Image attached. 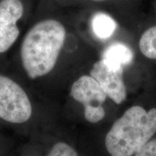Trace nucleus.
<instances>
[{"label":"nucleus","instance_id":"obj_4","mask_svg":"<svg viewBox=\"0 0 156 156\" xmlns=\"http://www.w3.org/2000/svg\"><path fill=\"white\" fill-rule=\"evenodd\" d=\"M70 96L84 107V116L88 122L97 123L104 118L103 104L107 95L92 76L83 75L73 84Z\"/></svg>","mask_w":156,"mask_h":156},{"label":"nucleus","instance_id":"obj_5","mask_svg":"<svg viewBox=\"0 0 156 156\" xmlns=\"http://www.w3.org/2000/svg\"><path fill=\"white\" fill-rule=\"evenodd\" d=\"M123 72L124 69L110 67L103 59L95 62L90 70V76L99 83L107 96L116 104L124 102L126 98Z\"/></svg>","mask_w":156,"mask_h":156},{"label":"nucleus","instance_id":"obj_6","mask_svg":"<svg viewBox=\"0 0 156 156\" xmlns=\"http://www.w3.org/2000/svg\"><path fill=\"white\" fill-rule=\"evenodd\" d=\"M134 54L126 45L122 43H114L103 51L102 58L105 63L114 69H124L132 63Z\"/></svg>","mask_w":156,"mask_h":156},{"label":"nucleus","instance_id":"obj_13","mask_svg":"<svg viewBox=\"0 0 156 156\" xmlns=\"http://www.w3.org/2000/svg\"><path fill=\"white\" fill-rule=\"evenodd\" d=\"M92 1H94V2H101V1H105V0H92Z\"/></svg>","mask_w":156,"mask_h":156},{"label":"nucleus","instance_id":"obj_11","mask_svg":"<svg viewBox=\"0 0 156 156\" xmlns=\"http://www.w3.org/2000/svg\"><path fill=\"white\" fill-rule=\"evenodd\" d=\"M48 156H78L77 152L65 142H58L51 148Z\"/></svg>","mask_w":156,"mask_h":156},{"label":"nucleus","instance_id":"obj_3","mask_svg":"<svg viewBox=\"0 0 156 156\" xmlns=\"http://www.w3.org/2000/svg\"><path fill=\"white\" fill-rule=\"evenodd\" d=\"M32 115V106L27 93L16 82L0 75V119L22 124Z\"/></svg>","mask_w":156,"mask_h":156},{"label":"nucleus","instance_id":"obj_1","mask_svg":"<svg viewBox=\"0 0 156 156\" xmlns=\"http://www.w3.org/2000/svg\"><path fill=\"white\" fill-rule=\"evenodd\" d=\"M66 37L64 25L48 19L36 23L23 39L20 56L30 79L46 75L55 67Z\"/></svg>","mask_w":156,"mask_h":156},{"label":"nucleus","instance_id":"obj_12","mask_svg":"<svg viewBox=\"0 0 156 156\" xmlns=\"http://www.w3.org/2000/svg\"><path fill=\"white\" fill-rule=\"evenodd\" d=\"M134 156H156V139L149 140L136 151Z\"/></svg>","mask_w":156,"mask_h":156},{"label":"nucleus","instance_id":"obj_9","mask_svg":"<svg viewBox=\"0 0 156 156\" xmlns=\"http://www.w3.org/2000/svg\"><path fill=\"white\" fill-rule=\"evenodd\" d=\"M20 34L17 25H10L0 20V54L7 51L14 44Z\"/></svg>","mask_w":156,"mask_h":156},{"label":"nucleus","instance_id":"obj_10","mask_svg":"<svg viewBox=\"0 0 156 156\" xmlns=\"http://www.w3.org/2000/svg\"><path fill=\"white\" fill-rule=\"evenodd\" d=\"M140 48L146 57L156 59V25L142 34L140 41Z\"/></svg>","mask_w":156,"mask_h":156},{"label":"nucleus","instance_id":"obj_2","mask_svg":"<svg viewBox=\"0 0 156 156\" xmlns=\"http://www.w3.org/2000/svg\"><path fill=\"white\" fill-rule=\"evenodd\" d=\"M156 132V108H129L114 123L105 139L111 156H132Z\"/></svg>","mask_w":156,"mask_h":156},{"label":"nucleus","instance_id":"obj_7","mask_svg":"<svg viewBox=\"0 0 156 156\" xmlns=\"http://www.w3.org/2000/svg\"><path fill=\"white\" fill-rule=\"evenodd\" d=\"M93 31L98 38L107 39L114 34L116 23L112 17L103 12L96 13L91 21Z\"/></svg>","mask_w":156,"mask_h":156},{"label":"nucleus","instance_id":"obj_8","mask_svg":"<svg viewBox=\"0 0 156 156\" xmlns=\"http://www.w3.org/2000/svg\"><path fill=\"white\" fill-rule=\"evenodd\" d=\"M23 14V6L20 0H2L0 2V20L16 25Z\"/></svg>","mask_w":156,"mask_h":156}]
</instances>
